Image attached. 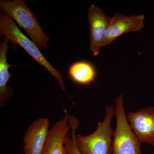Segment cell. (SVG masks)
<instances>
[{
    "label": "cell",
    "instance_id": "cell-6",
    "mask_svg": "<svg viewBox=\"0 0 154 154\" xmlns=\"http://www.w3.org/2000/svg\"><path fill=\"white\" fill-rule=\"evenodd\" d=\"M143 15L125 16L117 13L112 17L105 33L102 47L110 44L117 37L124 33L139 31L144 27Z\"/></svg>",
    "mask_w": 154,
    "mask_h": 154
},
{
    "label": "cell",
    "instance_id": "cell-11",
    "mask_svg": "<svg viewBox=\"0 0 154 154\" xmlns=\"http://www.w3.org/2000/svg\"><path fill=\"white\" fill-rule=\"evenodd\" d=\"M71 79L77 84L86 85L94 82L96 72L94 66L89 63L79 61L72 64L69 69Z\"/></svg>",
    "mask_w": 154,
    "mask_h": 154
},
{
    "label": "cell",
    "instance_id": "cell-4",
    "mask_svg": "<svg viewBox=\"0 0 154 154\" xmlns=\"http://www.w3.org/2000/svg\"><path fill=\"white\" fill-rule=\"evenodd\" d=\"M116 128L114 131L113 154H142L141 143L133 132L125 115L123 95L115 101Z\"/></svg>",
    "mask_w": 154,
    "mask_h": 154
},
{
    "label": "cell",
    "instance_id": "cell-7",
    "mask_svg": "<svg viewBox=\"0 0 154 154\" xmlns=\"http://www.w3.org/2000/svg\"><path fill=\"white\" fill-rule=\"evenodd\" d=\"M91 36L90 48L94 56L98 55L105 33L110 25L112 17H108L102 10L94 5L88 9Z\"/></svg>",
    "mask_w": 154,
    "mask_h": 154
},
{
    "label": "cell",
    "instance_id": "cell-3",
    "mask_svg": "<svg viewBox=\"0 0 154 154\" xmlns=\"http://www.w3.org/2000/svg\"><path fill=\"white\" fill-rule=\"evenodd\" d=\"M0 10L24 29L39 49L48 48L46 43L50 38L44 33L33 12L23 0L1 1Z\"/></svg>",
    "mask_w": 154,
    "mask_h": 154
},
{
    "label": "cell",
    "instance_id": "cell-1",
    "mask_svg": "<svg viewBox=\"0 0 154 154\" xmlns=\"http://www.w3.org/2000/svg\"><path fill=\"white\" fill-rule=\"evenodd\" d=\"M114 106L106 105L105 118L98 122L96 130L89 135H75L77 148L82 154H113L114 131L111 122Z\"/></svg>",
    "mask_w": 154,
    "mask_h": 154
},
{
    "label": "cell",
    "instance_id": "cell-10",
    "mask_svg": "<svg viewBox=\"0 0 154 154\" xmlns=\"http://www.w3.org/2000/svg\"><path fill=\"white\" fill-rule=\"evenodd\" d=\"M9 40L5 38L0 44V105L1 107L6 105L10 96L13 94V89L7 86L11 75L9 73L10 65L7 61V54L9 48Z\"/></svg>",
    "mask_w": 154,
    "mask_h": 154
},
{
    "label": "cell",
    "instance_id": "cell-2",
    "mask_svg": "<svg viewBox=\"0 0 154 154\" xmlns=\"http://www.w3.org/2000/svg\"><path fill=\"white\" fill-rule=\"evenodd\" d=\"M0 33L12 43L22 47L34 60L47 69L56 79L63 91L65 90L63 77L61 74L48 61L37 45L21 32L14 19L4 12L0 14Z\"/></svg>",
    "mask_w": 154,
    "mask_h": 154
},
{
    "label": "cell",
    "instance_id": "cell-8",
    "mask_svg": "<svg viewBox=\"0 0 154 154\" xmlns=\"http://www.w3.org/2000/svg\"><path fill=\"white\" fill-rule=\"evenodd\" d=\"M47 118H38L28 127L24 135L25 154H43L50 129Z\"/></svg>",
    "mask_w": 154,
    "mask_h": 154
},
{
    "label": "cell",
    "instance_id": "cell-9",
    "mask_svg": "<svg viewBox=\"0 0 154 154\" xmlns=\"http://www.w3.org/2000/svg\"><path fill=\"white\" fill-rule=\"evenodd\" d=\"M71 128L69 115L66 113L50 129L43 154H69L65 140Z\"/></svg>",
    "mask_w": 154,
    "mask_h": 154
},
{
    "label": "cell",
    "instance_id": "cell-5",
    "mask_svg": "<svg viewBox=\"0 0 154 154\" xmlns=\"http://www.w3.org/2000/svg\"><path fill=\"white\" fill-rule=\"evenodd\" d=\"M130 126L141 143L154 146V107L141 108L126 115Z\"/></svg>",
    "mask_w": 154,
    "mask_h": 154
},
{
    "label": "cell",
    "instance_id": "cell-12",
    "mask_svg": "<svg viewBox=\"0 0 154 154\" xmlns=\"http://www.w3.org/2000/svg\"><path fill=\"white\" fill-rule=\"evenodd\" d=\"M69 122L71 132L68 133L65 140L67 150L69 154H82L78 149L75 142V132L79 126V121L73 115H70Z\"/></svg>",
    "mask_w": 154,
    "mask_h": 154
}]
</instances>
